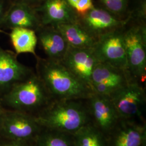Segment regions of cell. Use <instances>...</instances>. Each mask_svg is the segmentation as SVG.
I'll return each instance as SVG.
<instances>
[{"instance_id":"obj_15","label":"cell","mask_w":146,"mask_h":146,"mask_svg":"<svg viewBox=\"0 0 146 146\" xmlns=\"http://www.w3.org/2000/svg\"><path fill=\"white\" fill-rule=\"evenodd\" d=\"M35 10L42 26H55L78 21V16L66 0H44L42 5Z\"/></svg>"},{"instance_id":"obj_17","label":"cell","mask_w":146,"mask_h":146,"mask_svg":"<svg viewBox=\"0 0 146 146\" xmlns=\"http://www.w3.org/2000/svg\"><path fill=\"white\" fill-rule=\"evenodd\" d=\"M69 46L78 48H93L96 39L90 34L79 21L55 26Z\"/></svg>"},{"instance_id":"obj_6","label":"cell","mask_w":146,"mask_h":146,"mask_svg":"<svg viewBox=\"0 0 146 146\" xmlns=\"http://www.w3.org/2000/svg\"><path fill=\"white\" fill-rule=\"evenodd\" d=\"M42 129L34 115L14 110H3L0 136L16 140L34 141Z\"/></svg>"},{"instance_id":"obj_10","label":"cell","mask_w":146,"mask_h":146,"mask_svg":"<svg viewBox=\"0 0 146 146\" xmlns=\"http://www.w3.org/2000/svg\"><path fill=\"white\" fill-rule=\"evenodd\" d=\"M61 62L76 77L90 87L94 67L99 62L93 48H78L69 46Z\"/></svg>"},{"instance_id":"obj_14","label":"cell","mask_w":146,"mask_h":146,"mask_svg":"<svg viewBox=\"0 0 146 146\" xmlns=\"http://www.w3.org/2000/svg\"><path fill=\"white\" fill-rule=\"evenodd\" d=\"M41 26L35 9L24 3L13 2L7 9L2 23V29L29 28L36 31Z\"/></svg>"},{"instance_id":"obj_20","label":"cell","mask_w":146,"mask_h":146,"mask_svg":"<svg viewBox=\"0 0 146 146\" xmlns=\"http://www.w3.org/2000/svg\"><path fill=\"white\" fill-rule=\"evenodd\" d=\"M34 143L35 146H75L72 134L44 128Z\"/></svg>"},{"instance_id":"obj_12","label":"cell","mask_w":146,"mask_h":146,"mask_svg":"<svg viewBox=\"0 0 146 146\" xmlns=\"http://www.w3.org/2000/svg\"><path fill=\"white\" fill-rule=\"evenodd\" d=\"M15 52L0 46V98L33 71L17 60Z\"/></svg>"},{"instance_id":"obj_1","label":"cell","mask_w":146,"mask_h":146,"mask_svg":"<svg viewBox=\"0 0 146 146\" xmlns=\"http://www.w3.org/2000/svg\"><path fill=\"white\" fill-rule=\"evenodd\" d=\"M37 75L52 100H86L94 93L88 84L71 73L62 63L36 58Z\"/></svg>"},{"instance_id":"obj_3","label":"cell","mask_w":146,"mask_h":146,"mask_svg":"<svg viewBox=\"0 0 146 146\" xmlns=\"http://www.w3.org/2000/svg\"><path fill=\"white\" fill-rule=\"evenodd\" d=\"M4 108L35 115L52 100L45 85L36 73L15 84L1 98Z\"/></svg>"},{"instance_id":"obj_18","label":"cell","mask_w":146,"mask_h":146,"mask_svg":"<svg viewBox=\"0 0 146 146\" xmlns=\"http://www.w3.org/2000/svg\"><path fill=\"white\" fill-rule=\"evenodd\" d=\"M9 36L16 55L31 53L36 58L37 37L35 31L29 28H16L11 29Z\"/></svg>"},{"instance_id":"obj_13","label":"cell","mask_w":146,"mask_h":146,"mask_svg":"<svg viewBox=\"0 0 146 146\" xmlns=\"http://www.w3.org/2000/svg\"><path fill=\"white\" fill-rule=\"evenodd\" d=\"M81 18V21L78 20L80 24L96 39L107 33L122 28L127 22L117 19L102 9L94 7Z\"/></svg>"},{"instance_id":"obj_22","label":"cell","mask_w":146,"mask_h":146,"mask_svg":"<svg viewBox=\"0 0 146 146\" xmlns=\"http://www.w3.org/2000/svg\"><path fill=\"white\" fill-rule=\"evenodd\" d=\"M94 7L92 0H79L73 10L77 15L82 17Z\"/></svg>"},{"instance_id":"obj_16","label":"cell","mask_w":146,"mask_h":146,"mask_svg":"<svg viewBox=\"0 0 146 146\" xmlns=\"http://www.w3.org/2000/svg\"><path fill=\"white\" fill-rule=\"evenodd\" d=\"M37 44L47 55V58L61 62L69 45L55 27L41 26L35 31Z\"/></svg>"},{"instance_id":"obj_26","label":"cell","mask_w":146,"mask_h":146,"mask_svg":"<svg viewBox=\"0 0 146 146\" xmlns=\"http://www.w3.org/2000/svg\"><path fill=\"white\" fill-rule=\"evenodd\" d=\"M34 1H36V0H17L15 2H20V3H26L27 5H30V3L31 2H33Z\"/></svg>"},{"instance_id":"obj_27","label":"cell","mask_w":146,"mask_h":146,"mask_svg":"<svg viewBox=\"0 0 146 146\" xmlns=\"http://www.w3.org/2000/svg\"><path fill=\"white\" fill-rule=\"evenodd\" d=\"M5 110V108H3L2 103H1V99H0V121H1V117H2V115L3 114V110Z\"/></svg>"},{"instance_id":"obj_24","label":"cell","mask_w":146,"mask_h":146,"mask_svg":"<svg viewBox=\"0 0 146 146\" xmlns=\"http://www.w3.org/2000/svg\"><path fill=\"white\" fill-rule=\"evenodd\" d=\"M6 11L3 0H0V31H1L2 23Z\"/></svg>"},{"instance_id":"obj_5","label":"cell","mask_w":146,"mask_h":146,"mask_svg":"<svg viewBox=\"0 0 146 146\" xmlns=\"http://www.w3.org/2000/svg\"><path fill=\"white\" fill-rule=\"evenodd\" d=\"M127 70L131 77L141 83L146 78V30L144 26L131 27L123 31Z\"/></svg>"},{"instance_id":"obj_4","label":"cell","mask_w":146,"mask_h":146,"mask_svg":"<svg viewBox=\"0 0 146 146\" xmlns=\"http://www.w3.org/2000/svg\"><path fill=\"white\" fill-rule=\"evenodd\" d=\"M110 98L120 119L146 122V93L142 83L131 78Z\"/></svg>"},{"instance_id":"obj_23","label":"cell","mask_w":146,"mask_h":146,"mask_svg":"<svg viewBox=\"0 0 146 146\" xmlns=\"http://www.w3.org/2000/svg\"><path fill=\"white\" fill-rule=\"evenodd\" d=\"M0 146H35L34 141L12 140L0 136Z\"/></svg>"},{"instance_id":"obj_7","label":"cell","mask_w":146,"mask_h":146,"mask_svg":"<svg viewBox=\"0 0 146 146\" xmlns=\"http://www.w3.org/2000/svg\"><path fill=\"white\" fill-rule=\"evenodd\" d=\"M121 29L100 36L96 39L93 49L99 62L109 64L128 72L123 31Z\"/></svg>"},{"instance_id":"obj_9","label":"cell","mask_w":146,"mask_h":146,"mask_svg":"<svg viewBox=\"0 0 146 146\" xmlns=\"http://www.w3.org/2000/svg\"><path fill=\"white\" fill-rule=\"evenodd\" d=\"M131 78L127 71L99 62L92 73L90 87L94 93L110 96Z\"/></svg>"},{"instance_id":"obj_25","label":"cell","mask_w":146,"mask_h":146,"mask_svg":"<svg viewBox=\"0 0 146 146\" xmlns=\"http://www.w3.org/2000/svg\"><path fill=\"white\" fill-rule=\"evenodd\" d=\"M79 0H66L67 2L68 3L69 5L72 8L74 9V7L76 5V3L78 2Z\"/></svg>"},{"instance_id":"obj_11","label":"cell","mask_w":146,"mask_h":146,"mask_svg":"<svg viewBox=\"0 0 146 146\" xmlns=\"http://www.w3.org/2000/svg\"><path fill=\"white\" fill-rule=\"evenodd\" d=\"M107 139L108 146H146V122L120 119Z\"/></svg>"},{"instance_id":"obj_19","label":"cell","mask_w":146,"mask_h":146,"mask_svg":"<svg viewBox=\"0 0 146 146\" xmlns=\"http://www.w3.org/2000/svg\"><path fill=\"white\" fill-rule=\"evenodd\" d=\"M73 138L75 146H108L107 136L92 122L74 134Z\"/></svg>"},{"instance_id":"obj_8","label":"cell","mask_w":146,"mask_h":146,"mask_svg":"<svg viewBox=\"0 0 146 146\" xmlns=\"http://www.w3.org/2000/svg\"><path fill=\"white\" fill-rule=\"evenodd\" d=\"M85 101L91 122L107 136L120 120L110 96L93 93Z\"/></svg>"},{"instance_id":"obj_2","label":"cell","mask_w":146,"mask_h":146,"mask_svg":"<svg viewBox=\"0 0 146 146\" xmlns=\"http://www.w3.org/2000/svg\"><path fill=\"white\" fill-rule=\"evenodd\" d=\"M34 116L43 128L72 135L91 122L85 100H52Z\"/></svg>"},{"instance_id":"obj_21","label":"cell","mask_w":146,"mask_h":146,"mask_svg":"<svg viewBox=\"0 0 146 146\" xmlns=\"http://www.w3.org/2000/svg\"><path fill=\"white\" fill-rule=\"evenodd\" d=\"M106 7L111 13H122L125 10L127 0H100Z\"/></svg>"}]
</instances>
